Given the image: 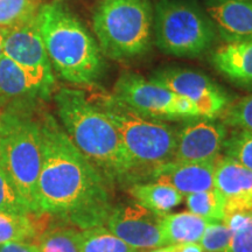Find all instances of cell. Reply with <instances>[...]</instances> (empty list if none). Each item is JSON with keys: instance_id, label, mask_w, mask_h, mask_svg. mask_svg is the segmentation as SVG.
Wrapping results in <instances>:
<instances>
[{"instance_id": "cell-1", "label": "cell", "mask_w": 252, "mask_h": 252, "mask_svg": "<svg viewBox=\"0 0 252 252\" xmlns=\"http://www.w3.org/2000/svg\"><path fill=\"white\" fill-rule=\"evenodd\" d=\"M39 215L78 230L105 225L113 204L105 178L87 159L52 113L40 111Z\"/></svg>"}, {"instance_id": "cell-2", "label": "cell", "mask_w": 252, "mask_h": 252, "mask_svg": "<svg viewBox=\"0 0 252 252\" xmlns=\"http://www.w3.org/2000/svg\"><path fill=\"white\" fill-rule=\"evenodd\" d=\"M54 100L63 130L110 186L128 187L144 181L116 126L86 91L61 88Z\"/></svg>"}, {"instance_id": "cell-3", "label": "cell", "mask_w": 252, "mask_h": 252, "mask_svg": "<svg viewBox=\"0 0 252 252\" xmlns=\"http://www.w3.org/2000/svg\"><path fill=\"white\" fill-rule=\"evenodd\" d=\"M35 19L59 76L75 86L97 88L105 68L104 55L80 19L59 0L41 4Z\"/></svg>"}, {"instance_id": "cell-4", "label": "cell", "mask_w": 252, "mask_h": 252, "mask_svg": "<svg viewBox=\"0 0 252 252\" xmlns=\"http://www.w3.org/2000/svg\"><path fill=\"white\" fill-rule=\"evenodd\" d=\"M39 99L0 104V162L32 213L37 214L36 191L41 171Z\"/></svg>"}, {"instance_id": "cell-5", "label": "cell", "mask_w": 252, "mask_h": 252, "mask_svg": "<svg viewBox=\"0 0 252 252\" xmlns=\"http://www.w3.org/2000/svg\"><path fill=\"white\" fill-rule=\"evenodd\" d=\"M90 99L116 126L132 160L147 181L151 172L172 161L176 146V128L165 121L144 117L112 94L90 89Z\"/></svg>"}, {"instance_id": "cell-6", "label": "cell", "mask_w": 252, "mask_h": 252, "mask_svg": "<svg viewBox=\"0 0 252 252\" xmlns=\"http://www.w3.org/2000/svg\"><path fill=\"white\" fill-rule=\"evenodd\" d=\"M93 25L104 56L116 61L138 58L152 45L154 6L151 0H104Z\"/></svg>"}, {"instance_id": "cell-7", "label": "cell", "mask_w": 252, "mask_h": 252, "mask_svg": "<svg viewBox=\"0 0 252 252\" xmlns=\"http://www.w3.org/2000/svg\"><path fill=\"white\" fill-rule=\"evenodd\" d=\"M153 30L158 48L175 58H200L219 35L213 20L196 0H158Z\"/></svg>"}, {"instance_id": "cell-8", "label": "cell", "mask_w": 252, "mask_h": 252, "mask_svg": "<svg viewBox=\"0 0 252 252\" xmlns=\"http://www.w3.org/2000/svg\"><path fill=\"white\" fill-rule=\"evenodd\" d=\"M113 96L144 117L158 121L201 117L190 100L179 96L152 78L147 80L135 72H124L113 88Z\"/></svg>"}, {"instance_id": "cell-9", "label": "cell", "mask_w": 252, "mask_h": 252, "mask_svg": "<svg viewBox=\"0 0 252 252\" xmlns=\"http://www.w3.org/2000/svg\"><path fill=\"white\" fill-rule=\"evenodd\" d=\"M35 17L8 28L4 55L26 71L39 90L41 99L47 100L55 89L54 69L49 61Z\"/></svg>"}, {"instance_id": "cell-10", "label": "cell", "mask_w": 252, "mask_h": 252, "mask_svg": "<svg viewBox=\"0 0 252 252\" xmlns=\"http://www.w3.org/2000/svg\"><path fill=\"white\" fill-rule=\"evenodd\" d=\"M151 78L174 94L190 100L198 109L201 117H220L230 104L226 91L200 71L165 68L154 72Z\"/></svg>"}, {"instance_id": "cell-11", "label": "cell", "mask_w": 252, "mask_h": 252, "mask_svg": "<svg viewBox=\"0 0 252 252\" xmlns=\"http://www.w3.org/2000/svg\"><path fill=\"white\" fill-rule=\"evenodd\" d=\"M161 215L137 202H125L112 207L105 226L132 248L149 251L166 247L161 232Z\"/></svg>"}, {"instance_id": "cell-12", "label": "cell", "mask_w": 252, "mask_h": 252, "mask_svg": "<svg viewBox=\"0 0 252 252\" xmlns=\"http://www.w3.org/2000/svg\"><path fill=\"white\" fill-rule=\"evenodd\" d=\"M228 137V126L220 119L195 117L185 119L176 130L174 161L200 162L216 160Z\"/></svg>"}, {"instance_id": "cell-13", "label": "cell", "mask_w": 252, "mask_h": 252, "mask_svg": "<svg viewBox=\"0 0 252 252\" xmlns=\"http://www.w3.org/2000/svg\"><path fill=\"white\" fill-rule=\"evenodd\" d=\"M214 188L224 198L225 217L252 210V171L225 156L215 162Z\"/></svg>"}, {"instance_id": "cell-14", "label": "cell", "mask_w": 252, "mask_h": 252, "mask_svg": "<svg viewBox=\"0 0 252 252\" xmlns=\"http://www.w3.org/2000/svg\"><path fill=\"white\" fill-rule=\"evenodd\" d=\"M203 4L225 43L252 41V0H203Z\"/></svg>"}, {"instance_id": "cell-15", "label": "cell", "mask_w": 252, "mask_h": 252, "mask_svg": "<svg viewBox=\"0 0 252 252\" xmlns=\"http://www.w3.org/2000/svg\"><path fill=\"white\" fill-rule=\"evenodd\" d=\"M216 160L200 162L172 161L156 167L147 181H157L171 185L186 195L198 193L214 188V173Z\"/></svg>"}, {"instance_id": "cell-16", "label": "cell", "mask_w": 252, "mask_h": 252, "mask_svg": "<svg viewBox=\"0 0 252 252\" xmlns=\"http://www.w3.org/2000/svg\"><path fill=\"white\" fill-rule=\"evenodd\" d=\"M210 61L235 84L252 88V41L225 43L214 50Z\"/></svg>"}, {"instance_id": "cell-17", "label": "cell", "mask_w": 252, "mask_h": 252, "mask_svg": "<svg viewBox=\"0 0 252 252\" xmlns=\"http://www.w3.org/2000/svg\"><path fill=\"white\" fill-rule=\"evenodd\" d=\"M134 202L158 215H166L184 202V195L171 185L157 181L135 182L127 187Z\"/></svg>"}, {"instance_id": "cell-18", "label": "cell", "mask_w": 252, "mask_h": 252, "mask_svg": "<svg viewBox=\"0 0 252 252\" xmlns=\"http://www.w3.org/2000/svg\"><path fill=\"white\" fill-rule=\"evenodd\" d=\"M212 220L188 212L162 215L161 232L167 245L198 243Z\"/></svg>"}, {"instance_id": "cell-19", "label": "cell", "mask_w": 252, "mask_h": 252, "mask_svg": "<svg viewBox=\"0 0 252 252\" xmlns=\"http://www.w3.org/2000/svg\"><path fill=\"white\" fill-rule=\"evenodd\" d=\"M18 99L42 100L26 71L4 55L0 59V104Z\"/></svg>"}, {"instance_id": "cell-20", "label": "cell", "mask_w": 252, "mask_h": 252, "mask_svg": "<svg viewBox=\"0 0 252 252\" xmlns=\"http://www.w3.org/2000/svg\"><path fill=\"white\" fill-rule=\"evenodd\" d=\"M40 215L17 216L0 213V244L8 242H30L39 237Z\"/></svg>"}, {"instance_id": "cell-21", "label": "cell", "mask_w": 252, "mask_h": 252, "mask_svg": "<svg viewBox=\"0 0 252 252\" xmlns=\"http://www.w3.org/2000/svg\"><path fill=\"white\" fill-rule=\"evenodd\" d=\"M41 252H82L80 230L67 224H56L43 230L37 237Z\"/></svg>"}, {"instance_id": "cell-22", "label": "cell", "mask_w": 252, "mask_h": 252, "mask_svg": "<svg viewBox=\"0 0 252 252\" xmlns=\"http://www.w3.org/2000/svg\"><path fill=\"white\" fill-rule=\"evenodd\" d=\"M80 244L82 252H140L104 225L80 230Z\"/></svg>"}, {"instance_id": "cell-23", "label": "cell", "mask_w": 252, "mask_h": 252, "mask_svg": "<svg viewBox=\"0 0 252 252\" xmlns=\"http://www.w3.org/2000/svg\"><path fill=\"white\" fill-rule=\"evenodd\" d=\"M186 206L190 213L209 220H224V198L216 188L186 195Z\"/></svg>"}, {"instance_id": "cell-24", "label": "cell", "mask_w": 252, "mask_h": 252, "mask_svg": "<svg viewBox=\"0 0 252 252\" xmlns=\"http://www.w3.org/2000/svg\"><path fill=\"white\" fill-rule=\"evenodd\" d=\"M232 230V238L225 252H252V210L235 213L224 220Z\"/></svg>"}, {"instance_id": "cell-25", "label": "cell", "mask_w": 252, "mask_h": 252, "mask_svg": "<svg viewBox=\"0 0 252 252\" xmlns=\"http://www.w3.org/2000/svg\"><path fill=\"white\" fill-rule=\"evenodd\" d=\"M41 0H0V27H12L34 18Z\"/></svg>"}, {"instance_id": "cell-26", "label": "cell", "mask_w": 252, "mask_h": 252, "mask_svg": "<svg viewBox=\"0 0 252 252\" xmlns=\"http://www.w3.org/2000/svg\"><path fill=\"white\" fill-rule=\"evenodd\" d=\"M0 213L17 216L36 215L20 196L0 162Z\"/></svg>"}, {"instance_id": "cell-27", "label": "cell", "mask_w": 252, "mask_h": 252, "mask_svg": "<svg viewBox=\"0 0 252 252\" xmlns=\"http://www.w3.org/2000/svg\"><path fill=\"white\" fill-rule=\"evenodd\" d=\"M224 156L252 171V131L235 128L223 145Z\"/></svg>"}, {"instance_id": "cell-28", "label": "cell", "mask_w": 252, "mask_h": 252, "mask_svg": "<svg viewBox=\"0 0 252 252\" xmlns=\"http://www.w3.org/2000/svg\"><path fill=\"white\" fill-rule=\"evenodd\" d=\"M220 119L230 127L252 131V94L230 103Z\"/></svg>"}, {"instance_id": "cell-29", "label": "cell", "mask_w": 252, "mask_h": 252, "mask_svg": "<svg viewBox=\"0 0 252 252\" xmlns=\"http://www.w3.org/2000/svg\"><path fill=\"white\" fill-rule=\"evenodd\" d=\"M232 238V230L223 220H212L198 242L204 252H225Z\"/></svg>"}, {"instance_id": "cell-30", "label": "cell", "mask_w": 252, "mask_h": 252, "mask_svg": "<svg viewBox=\"0 0 252 252\" xmlns=\"http://www.w3.org/2000/svg\"><path fill=\"white\" fill-rule=\"evenodd\" d=\"M0 252H41L37 244L28 242H8L0 244Z\"/></svg>"}, {"instance_id": "cell-31", "label": "cell", "mask_w": 252, "mask_h": 252, "mask_svg": "<svg viewBox=\"0 0 252 252\" xmlns=\"http://www.w3.org/2000/svg\"><path fill=\"white\" fill-rule=\"evenodd\" d=\"M174 252H204L200 243H187L172 245Z\"/></svg>"}, {"instance_id": "cell-32", "label": "cell", "mask_w": 252, "mask_h": 252, "mask_svg": "<svg viewBox=\"0 0 252 252\" xmlns=\"http://www.w3.org/2000/svg\"><path fill=\"white\" fill-rule=\"evenodd\" d=\"M8 27H0V59L4 56V43L7 35Z\"/></svg>"}, {"instance_id": "cell-33", "label": "cell", "mask_w": 252, "mask_h": 252, "mask_svg": "<svg viewBox=\"0 0 252 252\" xmlns=\"http://www.w3.org/2000/svg\"><path fill=\"white\" fill-rule=\"evenodd\" d=\"M147 252H174V250H173L172 245H167V247L152 249V250H149Z\"/></svg>"}, {"instance_id": "cell-34", "label": "cell", "mask_w": 252, "mask_h": 252, "mask_svg": "<svg viewBox=\"0 0 252 252\" xmlns=\"http://www.w3.org/2000/svg\"><path fill=\"white\" fill-rule=\"evenodd\" d=\"M41 1H42V0H41Z\"/></svg>"}]
</instances>
